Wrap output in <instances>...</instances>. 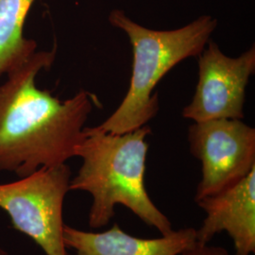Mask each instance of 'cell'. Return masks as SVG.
Segmentation results:
<instances>
[{"label":"cell","mask_w":255,"mask_h":255,"mask_svg":"<svg viewBox=\"0 0 255 255\" xmlns=\"http://www.w3.org/2000/svg\"><path fill=\"white\" fill-rule=\"evenodd\" d=\"M190 151L202 164L196 201L232 187L255 167V129L240 119H212L189 128Z\"/></svg>","instance_id":"cell-5"},{"label":"cell","mask_w":255,"mask_h":255,"mask_svg":"<svg viewBox=\"0 0 255 255\" xmlns=\"http://www.w3.org/2000/svg\"><path fill=\"white\" fill-rule=\"evenodd\" d=\"M110 24L123 30L132 46L133 63L127 94L119 108L102 124L101 130L122 134L147 124L159 110L155 87L174 66L201 54L218 26L210 15L195 19L172 30H155L141 26L121 9L109 14Z\"/></svg>","instance_id":"cell-3"},{"label":"cell","mask_w":255,"mask_h":255,"mask_svg":"<svg viewBox=\"0 0 255 255\" xmlns=\"http://www.w3.org/2000/svg\"><path fill=\"white\" fill-rule=\"evenodd\" d=\"M150 133L146 125L122 134L106 132L98 127L83 128L76 150V156L82 158V166L71 179L69 189L91 195L90 228L107 225L115 216V207L120 204L162 236L173 231L169 219L155 206L146 192V137Z\"/></svg>","instance_id":"cell-2"},{"label":"cell","mask_w":255,"mask_h":255,"mask_svg":"<svg viewBox=\"0 0 255 255\" xmlns=\"http://www.w3.org/2000/svg\"><path fill=\"white\" fill-rule=\"evenodd\" d=\"M35 0H0V76L18 69L37 51L24 35L27 14Z\"/></svg>","instance_id":"cell-9"},{"label":"cell","mask_w":255,"mask_h":255,"mask_svg":"<svg viewBox=\"0 0 255 255\" xmlns=\"http://www.w3.org/2000/svg\"><path fill=\"white\" fill-rule=\"evenodd\" d=\"M57 47L37 50L0 85V171L27 177L76 156L86 120L99 101L85 90L60 101L35 84L54 63Z\"/></svg>","instance_id":"cell-1"},{"label":"cell","mask_w":255,"mask_h":255,"mask_svg":"<svg viewBox=\"0 0 255 255\" xmlns=\"http://www.w3.org/2000/svg\"><path fill=\"white\" fill-rule=\"evenodd\" d=\"M178 255H229L227 251L220 247L208 246L196 241L193 246L186 249Z\"/></svg>","instance_id":"cell-10"},{"label":"cell","mask_w":255,"mask_h":255,"mask_svg":"<svg viewBox=\"0 0 255 255\" xmlns=\"http://www.w3.org/2000/svg\"><path fill=\"white\" fill-rule=\"evenodd\" d=\"M196 202L206 213L197 231V242L208 244L217 234L226 232L236 255L255 254V167L232 187Z\"/></svg>","instance_id":"cell-7"},{"label":"cell","mask_w":255,"mask_h":255,"mask_svg":"<svg viewBox=\"0 0 255 255\" xmlns=\"http://www.w3.org/2000/svg\"><path fill=\"white\" fill-rule=\"evenodd\" d=\"M0 255H8V254H7L5 251H3V250H0Z\"/></svg>","instance_id":"cell-11"},{"label":"cell","mask_w":255,"mask_h":255,"mask_svg":"<svg viewBox=\"0 0 255 255\" xmlns=\"http://www.w3.org/2000/svg\"><path fill=\"white\" fill-rule=\"evenodd\" d=\"M199 55V81L182 117L195 122L243 119L246 88L255 71V46L237 58L224 54L214 42Z\"/></svg>","instance_id":"cell-6"},{"label":"cell","mask_w":255,"mask_h":255,"mask_svg":"<svg viewBox=\"0 0 255 255\" xmlns=\"http://www.w3.org/2000/svg\"><path fill=\"white\" fill-rule=\"evenodd\" d=\"M70 181V167L63 164L0 184V208L9 215L13 228L30 237L46 255H68L63 207Z\"/></svg>","instance_id":"cell-4"},{"label":"cell","mask_w":255,"mask_h":255,"mask_svg":"<svg viewBox=\"0 0 255 255\" xmlns=\"http://www.w3.org/2000/svg\"><path fill=\"white\" fill-rule=\"evenodd\" d=\"M64 242L75 251L73 255H178L193 246L197 230L172 231L159 238L132 237L118 224L103 233L84 232L64 226Z\"/></svg>","instance_id":"cell-8"}]
</instances>
